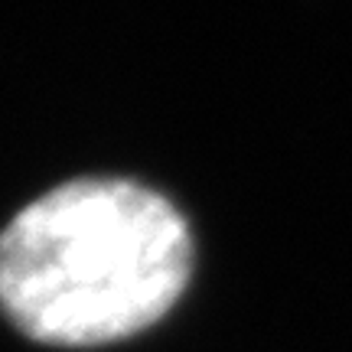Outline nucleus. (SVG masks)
I'll list each match as a JSON object with an SVG mask.
<instances>
[{
  "label": "nucleus",
  "mask_w": 352,
  "mask_h": 352,
  "mask_svg": "<svg viewBox=\"0 0 352 352\" xmlns=\"http://www.w3.org/2000/svg\"><path fill=\"white\" fill-rule=\"evenodd\" d=\"M192 274V232L157 189L82 176L0 232V314L26 340L91 349L160 323Z\"/></svg>",
  "instance_id": "nucleus-1"
}]
</instances>
